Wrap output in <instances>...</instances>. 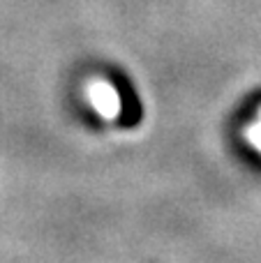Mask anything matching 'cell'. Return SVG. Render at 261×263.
I'll return each mask as SVG.
<instances>
[{
    "instance_id": "1",
    "label": "cell",
    "mask_w": 261,
    "mask_h": 263,
    "mask_svg": "<svg viewBox=\"0 0 261 263\" xmlns=\"http://www.w3.org/2000/svg\"><path fill=\"white\" fill-rule=\"evenodd\" d=\"M109 83L111 88L116 90L118 95V102H120V109H118V125L125 129L129 127H137L143 118V106H141V100H139L137 90H134L132 81L125 77L123 72L114 69L109 72Z\"/></svg>"
}]
</instances>
